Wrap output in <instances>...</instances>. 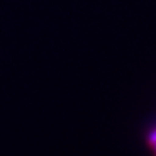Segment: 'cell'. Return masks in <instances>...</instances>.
Segmentation results:
<instances>
[{
	"label": "cell",
	"instance_id": "obj_1",
	"mask_svg": "<svg viewBox=\"0 0 156 156\" xmlns=\"http://www.w3.org/2000/svg\"><path fill=\"white\" fill-rule=\"evenodd\" d=\"M148 142H149V145L151 146V148L154 149L156 154V128L149 134V138H148Z\"/></svg>",
	"mask_w": 156,
	"mask_h": 156
}]
</instances>
